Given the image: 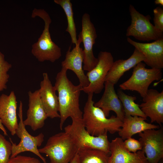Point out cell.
Returning a JSON list of instances; mask_svg holds the SVG:
<instances>
[{
	"label": "cell",
	"mask_w": 163,
	"mask_h": 163,
	"mask_svg": "<svg viewBox=\"0 0 163 163\" xmlns=\"http://www.w3.org/2000/svg\"><path fill=\"white\" fill-rule=\"evenodd\" d=\"M67 70L62 68L56 75L54 87L58 93L59 127L63 128L67 119H82L83 112L80 107L79 97L83 87L79 84L75 85L69 80Z\"/></svg>",
	"instance_id": "1"
},
{
	"label": "cell",
	"mask_w": 163,
	"mask_h": 163,
	"mask_svg": "<svg viewBox=\"0 0 163 163\" xmlns=\"http://www.w3.org/2000/svg\"><path fill=\"white\" fill-rule=\"evenodd\" d=\"M88 94L82 117L87 132L94 136H98L108 132L112 134L118 132L122 126V121L113 115L107 118L101 109L94 105L93 94Z\"/></svg>",
	"instance_id": "2"
},
{
	"label": "cell",
	"mask_w": 163,
	"mask_h": 163,
	"mask_svg": "<svg viewBox=\"0 0 163 163\" xmlns=\"http://www.w3.org/2000/svg\"><path fill=\"white\" fill-rule=\"evenodd\" d=\"M78 149L76 141L64 131L50 137L45 145L38 151L49 157L50 163H69Z\"/></svg>",
	"instance_id": "3"
},
{
	"label": "cell",
	"mask_w": 163,
	"mask_h": 163,
	"mask_svg": "<svg viewBox=\"0 0 163 163\" xmlns=\"http://www.w3.org/2000/svg\"><path fill=\"white\" fill-rule=\"evenodd\" d=\"M39 17L44 22V29L37 41L32 45L31 53L40 62H55L61 56V49L52 40L49 31L52 21L49 14L44 9L34 8L31 17Z\"/></svg>",
	"instance_id": "4"
},
{
	"label": "cell",
	"mask_w": 163,
	"mask_h": 163,
	"mask_svg": "<svg viewBox=\"0 0 163 163\" xmlns=\"http://www.w3.org/2000/svg\"><path fill=\"white\" fill-rule=\"evenodd\" d=\"M145 66V63L140 62L134 66L130 78L119 85L120 89L136 91L144 97L150 85L162 77L161 69H147Z\"/></svg>",
	"instance_id": "5"
},
{
	"label": "cell",
	"mask_w": 163,
	"mask_h": 163,
	"mask_svg": "<svg viewBox=\"0 0 163 163\" xmlns=\"http://www.w3.org/2000/svg\"><path fill=\"white\" fill-rule=\"evenodd\" d=\"M72 120V123L64 128V131L75 139L78 144L79 149L83 148H94L110 154V142L108 138L107 133L98 136H92L86 130L82 119Z\"/></svg>",
	"instance_id": "6"
},
{
	"label": "cell",
	"mask_w": 163,
	"mask_h": 163,
	"mask_svg": "<svg viewBox=\"0 0 163 163\" xmlns=\"http://www.w3.org/2000/svg\"><path fill=\"white\" fill-rule=\"evenodd\" d=\"M18 115L20 120L15 134L20 139V141L17 144L14 143L10 138V142L12 144L10 158L14 157L22 152H29L38 156L43 163H47L46 159L39 152L38 149L44 141V135L41 133L36 136H33L27 131L23 123V104L21 101L20 102Z\"/></svg>",
	"instance_id": "7"
},
{
	"label": "cell",
	"mask_w": 163,
	"mask_h": 163,
	"mask_svg": "<svg viewBox=\"0 0 163 163\" xmlns=\"http://www.w3.org/2000/svg\"><path fill=\"white\" fill-rule=\"evenodd\" d=\"M131 24L126 30V36H133L142 41H149L163 38V32L157 29L150 22L151 18L140 13L132 5L129 8Z\"/></svg>",
	"instance_id": "8"
},
{
	"label": "cell",
	"mask_w": 163,
	"mask_h": 163,
	"mask_svg": "<svg viewBox=\"0 0 163 163\" xmlns=\"http://www.w3.org/2000/svg\"><path fill=\"white\" fill-rule=\"evenodd\" d=\"M97 58L98 61L96 66L86 74L89 84L83 88L82 91L87 94H99L102 91L106 77L114 62L111 53L107 51H100Z\"/></svg>",
	"instance_id": "9"
},
{
	"label": "cell",
	"mask_w": 163,
	"mask_h": 163,
	"mask_svg": "<svg viewBox=\"0 0 163 163\" xmlns=\"http://www.w3.org/2000/svg\"><path fill=\"white\" fill-rule=\"evenodd\" d=\"M143 151L149 163H158L163 158V128L149 129L138 133Z\"/></svg>",
	"instance_id": "10"
},
{
	"label": "cell",
	"mask_w": 163,
	"mask_h": 163,
	"mask_svg": "<svg viewBox=\"0 0 163 163\" xmlns=\"http://www.w3.org/2000/svg\"><path fill=\"white\" fill-rule=\"evenodd\" d=\"M82 30L79 34L83 44V70L89 72L97 63L98 59L94 55L93 47L95 43L97 34L94 25L91 21L90 15L85 13L82 16Z\"/></svg>",
	"instance_id": "11"
},
{
	"label": "cell",
	"mask_w": 163,
	"mask_h": 163,
	"mask_svg": "<svg viewBox=\"0 0 163 163\" xmlns=\"http://www.w3.org/2000/svg\"><path fill=\"white\" fill-rule=\"evenodd\" d=\"M127 42L144 55L145 64L151 68L162 69L163 68V38L150 43L135 41L129 37Z\"/></svg>",
	"instance_id": "12"
},
{
	"label": "cell",
	"mask_w": 163,
	"mask_h": 163,
	"mask_svg": "<svg viewBox=\"0 0 163 163\" xmlns=\"http://www.w3.org/2000/svg\"><path fill=\"white\" fill-rule=\"evenodd\" d=\"M82 40L78 35L77 44L72 51L70 46L67 51L65 59L62 62V68L67 70L72 71L78 77L79 85L82 87L88 86L89 84L88 78L85 73L82 67L83 62V50L80 46Z\"/></svg>",
	"instance_id": "13"
},
{
	"label": "cell",
	"mask_w": 163,
	"mask_h": 163,
	"mask_svg": "<svg viewBox=\"0 0 163 163\" xmlns=\"http://www.w3.org/2000/svg\"><path fill=\"white\" fill-rule=\"evenodd\" d=\"M110 152L108 163H149L144 152L135 153L128 151L120 137L113 139L110 143Z\"/></svg>",
	"instance_id": "14"
},
{
	"label": "cell",
	"mask_w": 163,
	"mask_h": 163,
	"mask_svg": "<svg viewBox=\"0 0 163 163\" xmlns=\"http://www.w3.org/2000/svg\"><path fill=\"white\" fill-rule=\"evenodd\" d=\"M139 106L151 123L156 122L161 126L163 123V91L159 92L154 89H149Z\"/></svg>",
	"instance_id": "15"
},
{
	"label": "cell",
	"mask_w": 163,
	"mask_h": 163,
	"mask_svg": "<svg viewBox=\"0 0 163 163\" xmlns=\"http://www.w3.org/2000/svg\"><path fill=\"white\" fill-rule=\"evenodd\" d=\"M28 94V108L27 118L23 123L25 126H30L35 131L43 126L48 117L41 103L38 90L34 92L29 91Z\"/></svg>",
	"instance_id": "16"
},
{
	"label": "cell",
	"mask_w": 163,
	"mask_h": 163,
	"mask_svg": "<svg viewBox=\"0 0 163 163\" xmlns=\"http://www.w3.org/2000/svg\"><path fill=\"white\" fill-rule=\"evenodd\" d=\"M43 79L38 89L41 101L48 117L51 119L60 118L59 103L56 90L47 73L43 74Z\"/></svg>",
	"instance_id": "17"
},
{
	"label": "cell",
	"mask_w": 163,
	"mask_h": 163,
	"mask_svg": "<svg viewBox=\"0 0 163 163\" xmlns=\"http://www.w3.org/2000/svg\"><path fill=\"white\" fill-rule=\"evenodd\" d=\"M17 104L16 97L13 91L9 95L2 94L0 96V119L12 136L15 134L18 124Z\"/></svg>",
	"instance_id": "18"
},
{
	"label": "cell",
	"mask_w": 163,
	"mask_h": 163,
	"mask_svg": "<svg viewBox=\"0 0 163 163\" xmlns=\"http://www.w3.org/2000/svg\"><path fill=\"white\" fill-rule=\"evenodd\" d=\"M114 85L111 82L106 81L104 90L101 98L94 105L102 110L105 116L108 117L110 112L114 111L116 117L123 121L125 113L122 104L115 90Z\"/></svg>",
	"instance_id": "19"
},
{
	"label": "cell",
	"mask_w": 163,
	"mask_h": 163,
	"mask_svg": "<svg viewBox=\"0 0 163 163\" xmlns=\"http://www.w3.org/2000/svg\"><path fill=\"white\" fill-rule=\"evenodd\" d=\"M145 59L144 55L135 48L131 56L126 59H120L114 61L108 72L105 79V82L110 81L114 85L126 71L133 68Z\"/></svg>",
	"instance_id": "20"
},
{
	"label": "cell",
	"mask_w": 163,
	"mask_h": 163,
	"mask_svg": "<svg viewBox=\"0 0 163 163\" xmlns=\"http://www.w3.org/2000/svg\"><path fill=\"white\" fill-rule=\"evenodd\" d=\"M147 118L137 116L125 115L122 124L118 131L119 136L123 140L134 135L151 129L159 128V125L149 123L145 121Z\"/></svg>",
	"instance_id": "21"
},
{
	"label": "cell",
	"mask_w": 163,
	"mask_h": 163,
	"mask_svg": "<svg viewBox=\"0 0 163 163\" xmlns=\"http://www.w3.org/2000/svg\"><path fill=\"white\" fill-rule=\"evenodd\" d=\"M77 155L79 163H108L110 154L97 149L83 148Z\"/></svg>",
	"instance_id": "22"
},
{
	"label": "cell",
	"mask_w": 163,
	"mask_h": 163,
	"mask_svg": "<svg viewBox=\"0 0 163 163\" xmlns=\"http://www.w3.org/2000/svg\"><path fill=\"white\" fill-rule=\"evenodd\" d=\"M117 94L122 104L125 115L137 116L147 118L140 108L139 105L135 102L136 99V96L127 95L121 89L118 90Z\"/></svg>",
	"instance_id": "23"
},
{
	"label": "cell",
	"mask_w": 163,
	"mask_h": 163,
	"mask_svg": "<svg viewBox=\"0 0 163 163\" xmlns=\"http://www.w3.org/2000/svg\"><path fill=\"white\" fill-rule=\"evenodd\" d=\"M54 2L59 5L63 10L66 16L68 25L66 31L70 34L72 43L77 44L76 29L73 17L72 4L70 0H54Z\"/></svg>",
	"instance_id": "24"
},
{
	"label": "cell",
	"mask_w": 163,
	"mask_h": 163,
	"mask_svg": "<svg viewBox=\"0 0 163 163\" xmlns=\"http://www.w3.org/2000/svg\"><path fill=\"white\" fill-rule=\"evenodd\" d=\"M11 65L5 61L4 55L0 52V92L7 88L6 84L9 75L8 72Z\"/></svg>",
	"instance_id": "25"
},
{
	"label": "cell",
	"mask_w": 163,
	"mask_h": 163,
	"mask_svg": "<svg viewBox=\"0 0 163 163\" xmlns=\"http://www.w3.org/2000/svg\"><path fill=\"white\" fill-rule=\"evenodd\" d=\"M12 144L0 134V163H7L11 154Z\"/></svg>",
	"instance_id": "26"
},
{
	"label": "cell",
	"mask_w": 163,
	"mask_h": 163,
	"mask_svg": "<svg viewBox=\"0 0 163 163\" xmlns=\"http://www.w3.org/2000/svg\"><path fill=\"white\" fill-rule=\"evenodd\" d=\"M153 21L155 28L160 32H163V9L157 7L153 10Z\"/></svg>",
	"instance_id": "27"
},
{
	"label": "cell",
	"mask_w": 163,
	"mask_h": 163,
	"mask_svg": "<svg viewBox=\"0 0 163 163\" xmlns=\"http://www.w3.org/2000/svg\"><path fill=\"white\" fill-rule=\"evenodd\" d=\"M124 145L129 152L135 153L141 150L142 146L140 142L132 137L129 138L124 141Z\"/></svg>",
	"instance_id": "28"
},
{
	"label": "cell",
	"mask_w": 163,
	"mask_h": 163,
	"mask_svg": "<svg viewBox=\"0 0 163 163\" xmlns=\"http://www.w3.org/2000/svg\"><path fill=\"white\" fill-rule=\"evenodd\" d=\"M7 163H41L36 158L30 156L18 155L10 158Z\"/></svg>",
	"instance_id": "29"
},
{
	"label": "cell",
	"mask_w": 163,
	"mask_h": 163,
	"mask_svg": "<svg viewBox=\"0 0 163 163\" xmlns=\"http://www.w3.org/2000/svg\"><path fill=\"white\" fill-rule=\"evenodd\" d=\"M0 129L3 132L4 135L5 136H7L8 134L7 131L5 128L4 125L2 124L0 119Z\"/></svg>",
	"instance_id": "30"
},
{
	"label": "cell",
	"mask_w": 163,
	"mask_h": 163,
	"mask_svg": "<svg viewBox=\"0 0 163 163\" xmlns=\"http://www.w3.org/2000/svg\"><path fill=\"white\" fill-rule=\"evenodd\" d=\"M69 163H79L77 154L75 155Z\"/></svg>",
	"instance_id": "31"
},
{
	"label": "cell",
	"mask_w": 163,
	"mask_h": 163,
	"mask_svg": "<svg viewBox=\"0 0 163 163\" xmlns=\"http://www.w3.org/2000/svg\"><path fill=\"white\" fill-rule=\"evenodd\" d=\"M155 3L156 5H159L162 6H163V0H155Z\"/></svg>",
	"instance_id": "32"
},
{
	"label": "cell",
	"mask_w": 163,
	"mask_h": 163,
	"mask_svg": "<svg viewBox=\"0 0 163 163\" xmlns=\"http://www.w3.org/2000/svg\"><path fill=\"white\" fill-rule=\"evenodd\" d=\"M158 163H163V159H161Z\"/></svg>",
	"instance_id": "33"
}]
</instances>
